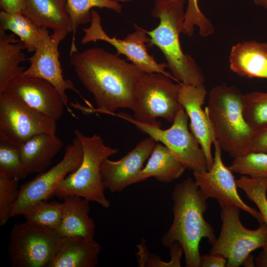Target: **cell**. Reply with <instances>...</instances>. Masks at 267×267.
Segmentation results:
<instances>
[{"label":"cell","instance_id":"60d3db41","mask_svg":"<svg viewBox=\"0 0 267 267\" xmlns=\"http://www.w3.org/2000/svg\"><path fill=\"white\" fill-rule=\"evenodd\" d=\"M167 0L176 1V0Z\"/></svg>","mask_w":267,"mask_h":267},{"label":"cell","instance_id":"83f0119b","mask_svg":"<svg viewBox=\"0 0 267 267\" xmlns=\"http://www.w3.org/2000/svg\"><path fill=\"white\" fill-rule=\"evenodd\" d=\"M243 114L254 130L267 127V92L254 91L244 94Z\"/></svg>","mask_w":267,"mask_h":267},{"label":"cell","instance_id":"ab89813d","mask_svg":"<svg viewBox=\"0 0 267 267\" xmlns=\"http://www.w3.org/2000/svg\"><path fill=\"white\" fill-rule=\"evenodd\" d=\"M113 0V1H117V2H119L120 1L125 2V1H130V0Z\"/></svg>","mask_w":267,"mask_h":267},{"label":"cell","instance_id":"484cf974","mask_svg":"<svg viewBox=\"0 0 267 267\" xmlns=\"http://www.w3.org/2000/svg\"><path fill=\"white\" fill-rule=\"evenodd\" d=\"M0 28L18 36L29 52H34L39 41V28L21 12H0Z\"/></svg>","mask_w":267,"mask_h":267},{"label":"cell","instance_id":"603a6c76","mask_svg":"<svg viewBox=\"0 0 267 267\" xmlns=\"http://www.w3.org/2000/svg\"><path fill=\"white\" fill-rule=\"evenodd\" d=\"M186 169L164 145L158 143L145 167L134 178L133 184L150 178L161 182H171L180 177Z\"/></svg>","mask_w":267,"mask_h":267},{"label":"cell","instance_id":"4dcf8cb0","mask_svg":"<svg viewBox=\"0 0 267 267\" xmlns=\"http://www.w3.org/2000/svg\"><path fill=\"white\" fill-rule=\"evenodd\" d=\"M234 173L267 179V153L249 152L234 158L228 167Z\"/></svg>","mask_w":267,"mask_h":267},{"label":"cell","instance_id":"d6986e66","mask_svg":"<svg viewBox=\"0 0 267 267\" xmlns=\"http://www.w3.org/2000/svg\"><path fill=\"white\" fill-rule=\"evenodd\" d=\"M101 247L94 238L62 237L47 267H95Z\"/></svg>","mask_w":267,"mask_h":267},{"label":"cell","instance_id":"f1b7e54d","mask_svg":"<svg viewBox=\"0 0 267 267\" xmlns=\"http://www.w3.org/2000/svg\"><path fill=\"white\" fill-rule=\"evenodd\" d=\"M29 174L22 162L19 147L0 140V177L20 180Z\"/></svg>","mask_w":267,"mask_h":267},{"label":"cell","instance_id":"2e32d148","mask_svg":"<svg viewBox=\"0 0 267 267\" xmlns=\"http://www.w3.org/2000/svg\"><path fill=\"white\" fill-rule=\"evenodd\" d=\"M155 144L154 140L149 136L120 160L104 159L100 166V174L105 189L120 192L133 184L134 178L144 167Z\"/></svg>","mask_w":267,"mask_h":267},{"label":"cell","instance_id":"1f68e13d","mask_svg":"<svg viewBox=\"0 0 267 267\" xmlns=\"http://www.w3.org/2000/svg\"><path fill=\"white\" fill-rule=\"evenodd\" d=\"M138 251L136 253L138 267H180V260L183 251L178 243H174L170 247L171 260L169 262L162 261L155 254L151 253L148 250L146 241L142 239L137 244Z\"/></svg>","mask_w":267,"mask_h":267},{"label":"cell","instance_id":"e0dca14e","mask_svg":"<svg viewBox=\"0 0 267 267\" xmlns=\"http://www.w3.org/2000/svg\"><path fill=\"white\" fill-rule=\"evenodd\" d=\"M207 94L204 86L181 85L179 99L190 120V131L204 151L209 170L214 163L211 146L216 138L208 116L202 108Z\"/></svg>","mask_w":267,"mask_h":267},{"label":"cell","instance_id":"277c9868","mask_svg":"<svg viewBox=\"0 0 267 267\" xmlns=\"http://www.w3.org/2000/svg\"><path fill=\"white\" fill-rule=\"evenodd\" d=\"M184 0H157L152 15L160 19L158 26L147 34L149 45H156L162 52L167 67L178 83L193 86H204L201 69L192 57L182 51L179 40L184 16Z\"/></svg>","mask_w":267,"mask_h":267},{"label":"cell","instance_id":"4316f807","mask_svg":"<svg viewBox=\"0 0 267 267\" xmlns=\"http://www.w3.org/2000/svg\"><path fill=\"white\" fill-rule=\"evenodd\" d=\"M63 209V202L44 200L34 204L23 215L26 221L58 231L62 222Z\"/></svg>","mask_w":267,"mask_h":267},{"label":"cell","instance_id":"f546056e","mask_svg":"<svg viewBox=\"0 0 267 267\" xmlns=\"http://www.w3.org/2000/svg\"><path fill=\"white\" fill-rule=\"evenodd\" d=\"M236 183L256 204L264 222L267 224V179L242 175L236 179Z\"/></svg>","mask_w":267,"mask_h":267},{"label":"cell","instance_id":"8d00e7d4","mask_svg":"<svg viewBox=\"0 0 267 267\" xmlns=\"http://www.w3.org/2000/svg\"><path fill=\"white\" fill-rule=\"evenodd\" d=\"M24 5V0H0L1 10L9 13L22 12Z\"/></svg>","mask_w":267,"mask_h":267},{"label":"cell","instance_id":"e575fe53","mask_svg":"<svg viewBox=\"0 0 267 267\" xmlns=\"http://www.w3.org/2000/svg\"><path fill=\"white\" fill-rule=\"evenodd\" d=\"M250 152L267 153V127L255 131Z\"/></svg>","mask_w":267,"mask_h":267},{"label":"cell","instance_id":"7c38bea8","mask_svg":"<svg viewBox=\"0 0 267 267\" xmlns=\"http://www.w3.org/2000/svg\"><path fill=\"white\" fill-rule=\"evenodd\" d=\"M101 21L98 12L92 9L90 26L83 29L84 35L81 40V44L97 41L106 42L115 48L118 55H124L143 72L161 73L176 81L171 73L166 71L167 64L158 63L147 52L146 44L150 42L149 37L147 36V31L134 25V31L128 34L123 40L118 39L107 35L102 27Z\"/></svg>","mask_w":267,"mask_h":267},{"label":"cell","instance_id":"d6a6232c","mask_svg":"<svg viewBox=\"0 0 267 267\" xmlns=\"http://www.w3.org/2000/svg\"><path fill=\"white\" fill-rule=\"evenodd\" d=\"M195 26L198 27L199 35L203 37L212 35L215 31L210 20L200 10L198 0H187L181 32L189 36H192Z\"/></svg>","mask_w":267,"mask_h":267},{"label":"cell","instance_id":"7402d4cb","mask_svg":"<svg viewBox=\"0 0 267 267\" xmlns=\"http://www.w3.org/2000/svg\"><path fill=\"white\" fill-rule=\"evenodd\" d=\"M62 199V219L58 230L62 236L94 238L95 224L89 216L90 201L76 195H67Z\"/></svg>","mask_w":267,"mask_h":267},{"label":"cell","instance_id":"f35d334b","mask_svg":"<svg viewBox=\"0 0 267 267\" xmlns=\"http://www.w3.org/2000/svg\"><path fill=\"white\" fill-rule=\"evenodd\" d=\"M254 2L256 4L263 6L267 9V0H254Z\"/></svg>","mask_w":267,"mask_h":267},{"label":"cell","instance_id":"3957f363","mask_svg":"<svg viewBox=\"0 0 267 267\" xmlns=\"http://www.w3.org/2000/svg\"><path fill=\"white\" fill-rule=\"evenodd\" d=\"M244 94L235 86L213 88L205 111L222 150L233 158L250 152L254 130L243 114Z\"/></svg>","mask_w":267,"mask_h":267},{"label":"cell","instance_id":"8fae6325","mask_svg":"<svg viewBox=\"0 0 267 267\" xmlns=\"http://www.w3.org/2000/svg\"><path fill=\"white\" fill-rule=\"evenodd\" d=\"M83 157L81 141L75 135L72 142L66 146L60 162L20 187L19 195L13 208L11 218L23 215L34 204L46 200L54 195L60 182L80 166Z\"/></svg>","mask_w":267,"mask_h":267},{"label":"cell","instance_id":"cb8c5ba5","mask_svg":"<svg viewBox=\"0 0 267 267\" xmlns=\"http://www.w3.org/2000/svg\"><path fill=\"white\" fill-rule=\"evenodd\" d=\"M24 49H26L24 44L17 39L14 34H7L0 28V93L4 92L9 83L25 70L19 66L26 61Z\"/></svg>","mask_w":267,"mask_h":267},{"label":"cell","instance_id":"9c48e42d","mask_svg":"<svg viewBox=\"0 0 267 267\" xmlns=\"http://www.w3.org/2000/svg\"><path fill=\"white\" fill-rule=\"evenodd\" d=\"M58 230L26 221L15 224L8 251L13 267H47L60 243Z\"/></svg>","mask_w":267,"mask_h":267},{"label":"cell","instance_id":"52a82bcc","mask_svg":"<svg viewBox=\"0 0 267 267\" xmlns=\"http://www.w3.org/2000/svg\"><path fill=\"white\" fill-rule=\"evenodd\" d=\"M240 210L235 206L222 208L221 231L209 251L226 259L227 267L243 265L253 251L267 245V224L260 223L256 229L245 227L240 220Z\"/></svg>","mask_w":267,"mask_h":267},{"label":"cell","instance_id":"d590c367","mask_svg":"<svg viewBox=\"0 0 267 267\" xmlns=\"http://www.w3.org/2000/svg\"><path fill=\"white\" fill-rule=\"evenodd\" d=\"M227 262V259L221 255L209 253L201 255L200 267H224Z\"/></svg>","mask_w":267,"mask_h":267},{"label":"cell","instance_id":"5bb4252c","mask_svg":"<svg viewBox=\"0 0 267 267\" xmlns=\"http://www.w3.org/2000/svg\"><path fill=\"white\" fill-rule=\"evenodd\" d=\"M214 163L207 171L194 172V179L200 190L208 198L215 199L222 208L235 206L265 223L259 211L246 204L239 195L236 180L229 167L223 164L222 148L218 141L214 142Z\"/></svg>","mask_w":267,"mask_h":267},{"label":"cell","instance_id":"44dd1931","mask_svg":"<svg viewBox=\"0 0 267 267\" xmlns=\"http://www.w3.org/2000/svg\"><path fill=\"white\" fill-rule=\"evenodd\" d=\"M63 146L55 134L47 133L36 135L21 145V158L29 174L45 171Z\"/></svg>","mask_w":267,"mask_h":267},{"label":"cell","instance_id":"ac0fdd59","mask_svg":"<svg viewBox=\"0 0 267 267\" xmlns=\"http://www.w3.org/2000/svg\"><path fill=\"white\" fill-rule=\"evenodd\" d=\"M22 13L39 28L52 31L51 37L61 42L72 32L66 0H24Z\"/></svg>","mask_w":267,"mask_h":267},{"label":"cell","instance_id":"7a4b0ae2","mask_svg":"<svg viewBox=\"0 0 267 267\" xmlns=\"http://www.w3.org/2000/svg\"><path fill=\"white\" fill-rule=\"evenodd\" d=\"M174 219L161 242L165 247L177 242L181 246L185 266L200 267L199 245L207 238L212 245L217 237L214 229L204 217L208 198L195 181L189 177L177 183L172 192Z\"/></svg>","mask_w":267,"mask_h":267},{"label":"cell","instance_id":"ba28073f","mask_svg":"<svg viewBox=\"0 0 267 267\" xmlns=\"http://www.w3.org/2000/svg\"><path fill=\"white\" fill-rule=\"evenodd\" d=\"M115 116L133 124L138 130L147 134L155 142L162 143L186 169L193 172L208 171L204 151L194 135L189 131L188 117L182 106L172 125L167 129L137 121L127 113H121Z\"/></svg>","mask_w":267,"mask_h":267},{"label":"cell","instance_id":"74e56055","mask_svg":"<svg viewBox=\"0 0 267 267\" xmlns=\"http://www.w3.org/2000/svg\"><path fill=\"white\" fill-rule=\"evenodd\" d=\"M255 266L267 267V245L262 248L260 253L254 259Z\"/></svg>","mask_w":267,"mask_h":267},{"label":"cell","instance_id":"30bf717a","mask_svg":"<svg viewBox=\"0 0 267 267\" xmlns=\"http://www.w3.org/2000/svg\"><path fill=\"white\" fill-rule=\"evenodd\" d=\"M56 122L5 92L0 93V140L20 147L33 136L55 134Z\"/></svg>","mask_w":267,"mask_h":267},{"label":"cell","instance_id":"d4e9b609","mask_svg":"<svg viewBox=\"0 0 267 267\" xmlns=\"http://www.w3.org/2000/svg\"><path fill=\"white\" fill-rule=\"evenodd\" d=\"M93 7L105 8L121 13L122 5L111 0H66V8L72 25V40L70 54L78 51L75 43V34L81 25L90 22Z\"/></svg>","mask_w":267,"mask_h":267},{"label":"cell","instance_id":"4fadbf2b","mask_svg":"<svg viewBox=\"0 0 267 267\" xmlns=\"http://www.w3.org/2000/svg\"><path fill=\"white\" fill-rule=\"evenodd\" d=\"M60 43L49 35L46 28H40L39 41L34 53L26 58V61L30 63V66L21 75L41 78L51 84L60 93L67 111L73 118H76L77 116L68 104L66 90L74 91L88 107L92 108L93 106L80 93L71 80L64 79L59 60L58 46Z\"/></svg>","mask_w":267,"mask_h":267},{"label":"cell","instance_id":"ffe728a7","mask_svg":"<svg viewBox=\"0 0 267 267\" xmlns=\"http://www.w3.org/2000/svg\"><path fill=\"white\" fill-rule=\"evenodd\" d=\"M230 70L241 77L267 79V44L245 41L232 46Z\"/></svg>","mask_w":267,"mask_h":267},{"label":"cell","instance_id":"5b68a950","mask_svg":"<svg viewBox=\"0 0 267 267\" xmlns=\"http://www.w3.org/2000/svg\"><path fill=\"white\" fill-rule=\"evenodd\" d=\"M74 133L81 142L83 160L77 169L60 182L54 195L62 198L67 195H76L108 208L110 202L105 195L100 166L104 159L116 154L118 149L106 146L97 134L89 136L77 129Z\"/></svg>","mask_w":267,"mask_h":267},{"label":"cell","instance_id":"836d02e7","mask_svg":"<svg viewBox=\"0 0 267 267\" xmlns=\"http://www.w3.org/2000/svg\"><path fill=\"white\" fill-rule=\"evenodd\" d=\"M19 180L0 177V225H4L11 218L14 206L20 191Z\"/></svg>","mask_w":267,"mask_h":267},{"label":"cell","instance_id":"8992f818","mask_svg":"<svg viewBox=\"0 0 267 267\" xmlns=\"http://www.w3.org/2000/svg\"><path fill=\"white\" fill-rule=\"evenodd\" d=\"M181 85L174 83L163 74L146 73L135 92L132 109L134 118L158 126V118L173 123L182 106L179 99Z\"/></svg>","mask_w":267,"mask_h":267},{"label":"cell","instance_id":"9a60e30c","mask_svg":"<svg viewBox=\"0 0 267 267\" xmlns=\"http://www.w3.org/2000/svg\"><path fill=\"white\" fill-rule=\"evenodd\" d=\"M4 92L56 122L63 115L65 105L60 93L44 79L21 75L9 83Z\"/></svg>","mask_w":267,"mask_h":267},{"label":"cell","instance_id":"6da1fadb","mask_svg":"<svg viewBox=\"0 0 267 267\" xmlns=\"http://www.w3.org/2000/svg\"><path fill=\"white\" fill-rule=\"evenodd\" d=\"M70 56V64L97 106H85L84 114L114 115L119 108L132 110L136 91L146 73L100 47L78 51Z\"/></svg>","mask_w":267,"mask_h":267}]
</instances>
